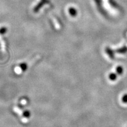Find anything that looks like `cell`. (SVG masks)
<instances>
[{
    "instance_id": "7a4b0ae2",
    "label": "cell",
    "mask_w": 127,
    "mask_h": 127,
    "mask_svg": "<svg viewBox=\"0 0 127 127\" xmlns=\"http://www.w3.org/2000/svg\"><path fill=\"white\" fill-rule=\"evenodd\" d=\"M123 101L125 102H127V95H125V96L123 97Z\"/></svg>"
},
{
    "instance_id": "6da1fadb",
    "label": "cell",
    "mask_w": 127,
    "mask_h": 127,
    "mask_svg": "<svg viewBox=\"0 0 127 127\" xmlns=\"http://www.w3.org/2000/svg\"><path fill=\"white\" fill-rule=\"evenodd\" d=\"M109 78H110L111 79H113V80H114V79L116 78V76L115 74H111Z\"/></svg>"
}]
</instances>
